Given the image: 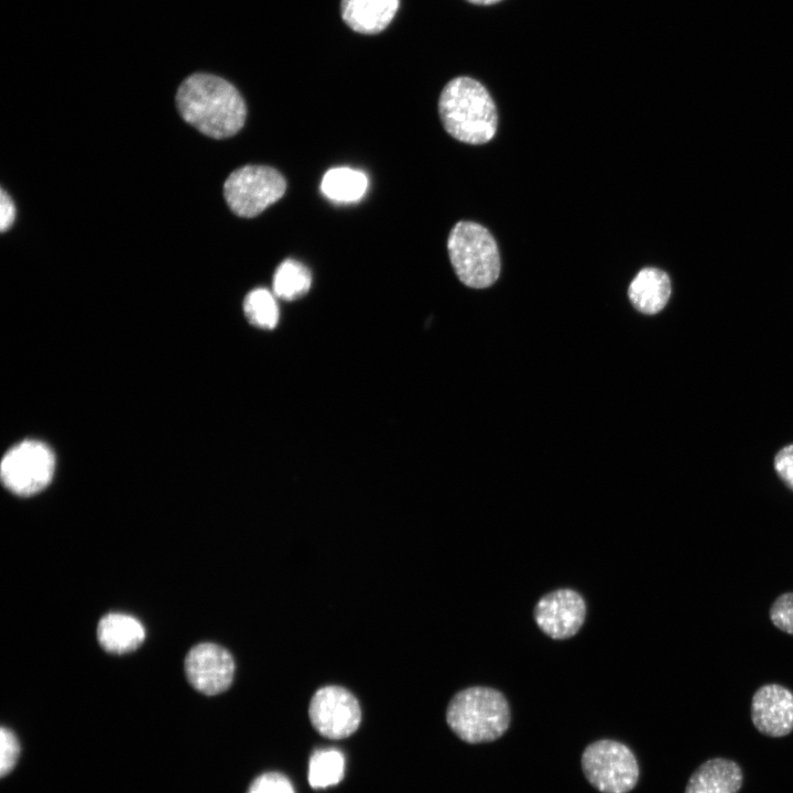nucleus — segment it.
<instances>
[{"label":"nucleus","instance_id":"nucleus-1","mask_svg":"<svg viewBox=\"0 0 793 793\" xmlns=\"http://www.w3.org/2000/svg\"><path fill=\"white\" fill-rule=\"evenodd\" d=\"M182 118L214 139L235 135L243 127L247 108L238 89L226 79L206 73L185 78L176 93Z\"/></svg>","mask_w":793,"mask_h":793},{"label":"nucleus","instance_id":"nucleus-2","mask_svg":"<svg viewBox=\"0 0 793 793\" xmlns=\"http://www.w3.org/2000/svg\"><path fill=\"white\" fill-rule=\"evenodd\" d=\"M444 129L454 139L468 144L490 141L498 126L496 105L478 80L459 76L450 79L438 99Z\"/></svg>","mask_w":793,"mask_h":793},{"label":"nucleus","instance_id":"nucleus-3","mask_svg":"<svg viewBox=\"0 0 793 793\" xmlns=\"http://www.w3.org/2000/svg\"><path fill=\"white\" fill-rule=\"evenodd\" d=\"M446 721L453 732L467 743L497 740L509 728L510 708L497 689L472 686L458 692L449 702Z\"/></svg>","mask_w":793,"mask_h":793},{"label":"nucleus","instance_id":"nucleus-4","mask_svg":"<svg viewBox=\"0 0 793 793\" xmlns=\"http://www.w3.org/2000/svg\"><path fill=\"white\" fill-rule=\"evenodd\" d=\"M450 263L457 278L472 289L492 285L500 274V254L492 235L480 224L459 221L447 239Z\"/></svg>","mask_w":793,"mask_h":793},{"label":"nucleus","instance_id":"nucleus-5","mask_svg":"<svg viewBox=\"0 0 793 793\" xmlns=\"http://www.w3.org/2000/svg\"><path fill=\"white\" fill-rule=\"evenodd\" d=\"M587 781L601 793H628L639 780V764L622 742L601 739L588 745L580 759Z\"/></svg>","mask_w":793,"mask_h":793},{"label":"nucleus","instance_id":"nucleus-6","mask_svg":"<svg viewBox=\"0 0 793 793\" xmlns=\"http://www.w3.org/2000/svg\"><path fill=\"white\" fill-rule=\"evenodd\" d=\"M285 189V178L278 170L265 165H245L225 181L224 197L233 214L251 218L278 202Z\"/></svg>","mask_w":793,"mask_h":793},{"label":"nucleus","instance_id":"nucleus-7","mask_svg":"<svg viewBox=\"0 0 793 793\" xmlns=\"http://www.w3.org/2000/svg\"><path fill=\"white\" fill-rule=\"evenodd\" d=\"M55 458L52 450L37 441H24L10 448L1 461V480L11 492L31 496L52 480Z\"/></svg>","mask_w":793,"mask_h":793},{"label":"nucleus","instance_id":"nucleus-8","mask_svg":"<svg viewBox=\"0 0 793 793\" xmlns=\"http://www.w3.org/2000/svg\"><path fill=\"white\" fill-rule=\"evenodd\" d=\"M308 716L313 727L329 739H344L352 735L361 721L358 699L345 687L327 685L318 688L311 698Z\"/></svg>","mask_w":793,"mask_h":793},{"label":"nucleus","instance_id":"nucleus-9","mask_svg":"<svg viewBox=\"0 0 793 793\" xmlns=\"http://www.w3.org/2000/svg\"><path fill=\"white\" fill-rule=\"evenodd\" d=\"M184 667L191 685L205 695H216L228 689L236 670L229 651L211 642L193 647L185 658Z\"/></svg>","mask_w":793,"mask_h":793},{"label":"nucleus","instance_id":"nucleus-10","mask_svg":"<svg viewBox=\"0 0 793 793\" xmlns=\"http://www.w3.org/2000/svg\"><path fill=\"white\" fill-rule=\"evenodd\" d=\"M586 617L582 596L572 589H557L543 596L535 606L534 619L548 637L563 640L578 632Z\"/></svg>","mask_w":793,"mask_h":793},{"label":"nucleus","instance_id":"nucleus-11","mask_svg":"<svg viewBox=\"0 0 793 793\" xmlns=\"http://www.w3.org/2000/svg\"><path fill=\"white\" fill-rule=\"evenodd\" d=\"M751 719L765 736L789 735L793 730V693L779 684L761 686L752 696Z\"/></svg>","mask_w":793,"mask_h":793},{"label":"nucleus","instance_id":"nucleus-12","mask_svg":"<svg viewBox=\"0 0 793 793\" xmlns=\"http://www.w3.org/2000/svg\"><path fill=\"white\" fill-rule=\"evenodd\" d=\"M400 0H341L344 22L355 32L378 34L393 20Z\"/></svg>","mask_w":793,"mask_h":793},{"label":"nucleus","instance_id":"nucleus-13","mask_svg":"<svg viewBox=\"0 0 793 793\" xmlns=\"http://www.w3.org/2000/svg\"><path fill=\"white\" fill-rule=\"evenodd\" d=\"M742 771L738 763L714 758L702 763L691 775L685 793H738Z\"/></svg>","mask_w":793,"mask_h":793},{"label":"nucleus","instance_id":"nucleus-14","mask_svg":"<svg viewBox=\"0 0 793 793\" xmlns=\"http://www.w3.org/2000/svg\"><path fill=\"white\" fill-rule=\"evenodd\" d=\"M97 638L106 651L123 654L134 651L142 644L145 630L137 618L127 613L110 612L99 620Z\"/></svg>","mask_w":793,"mask_h":793},{"label":"nucleus","instance_id":"nucleus-15","mask_svg":"<svg viewBox=\"0 0 793 793\" xmlns=\"http://www.w3.org/2000/svg\"><path fill=\"white\" fill-rule=\"evenodd\" d=\"M670 295V278L658 268L640 270L628 289V296L632 305L639 312L648 315L656 314L664 308Z\"/></svg>","mask_w":793,"mask_h":793},{"label":"nucleus","instance_id":"nucleus-16","mask_svg":"<svg viewBox=\"0 0 793 793\" xmlns=\"http://www.w3.org/2000/svg\"><path fill=\"white\" fill-rule=\"evenodd\" d=\"M368 177L359 170L334 167L328 170L321 182L322 193L337 203L357 202L366 194Z\"/></svg>","mask_w":793,"mask_h":793},{"label":"nucleus","instance_id":"nucleus-17","mask_svg":"<svg viewBox=\"0 0 793 793\" xmlns=\"http://www.w3.org/2000/svg\"><path fill=\"white\" fill-rule=\"evenodd\" d=\"M311 283L309 270L297 260L286 259L273 275V293L282 300L292 301L307 293Z\"/></svg>","mask_w":793,"mask_h":793},{"label":"nucleus","instance_id":"nucleus-18","mask_svg":"<svg viewBox=\"0 0 793 793\" xmlns=\"http://www.w3.org/2000/svg\"><path fill=\"white\" fill-rule=\"evenodd\" d=\"M345 773L344 754L334 748L314 751L308 762V783L325 789L339 783Z\"/></svg>","mask_w":793,"mask_h":793},{"label":"nucleus","instance_id":"nucleus-19","mask_svg":"<svg viewBox=\"0 0 793 793\" xmlns=\"http://www.w3.org/2000/svg\"><path fill=\"white\" fill-rule=\"evenodd\" d=\"M248 321L258 327L272 329L279 321V306L273 294L263 287L250 291L243 301Z\"/></svg>","mask_w":793,"mask_h":793},{"label":"nucleus","instance_id":"nucleus-20","mask_svg":"<svg viewBox=\"0 0 793 793\" xmlns=\"http://www.w3.org/2000/svg\"><path fill=\"white\" fill-rule=\"evenodd\" d=\"M769 615L772 623L778 629L793 634V593L779 596L773 601Z\"/></svg>","mask_w":793,"mask_h":793},{"label":"nucleus","instance_id":"nucleus-21","mask_svg":"<svg viewBox=\"0 0 793 793\" xmlns=\"http://www.w3.org/2000/svg\"><path fill=\"white\" fill-rule=\"evenodd\" d=\"M247 793H294V789L285 775L267 772L253 780Z\"/></svg>","mask_w":793,"mask_h":793},{"label":"nucleus","instance_id":"nucleus-22","mask_svg":"<svg viewBox=\"0 0 793 793\" xmlns=\"http://www.w3.org/2000/svg\"><path fill=\"white\" fill-rule=\"evenodd\" d=\"M20 746L15 735L8 728L0 730V774L4 776L17 763Z\"/></svg>","mask_w":793,"mask_h":793},{"label":"nucleus","instance_id":"nucleus-23","mask_svg":"<svg viewBox=\"0 0 793 793\" xmlns=\"http://www.w3.org/2000/svg\"><path fill=\"white\" fill-rule=\"evenodd\" d=\"M774 469L783 482L793 490V444L783 447L776 454Z\"/></svg>","mask_w":793,"mask_h":793},{"label":"nucleus","instance_id":"nucleus-24","mask_svg":"<svg viewBox=\"0 0 793 793\" xmlns=\"http://www.w3.org/2000/svg\"><path fill=\"white\" fill-rule=\"evenodd\" d=\"M15 219V206L8 193L1 188L0 192V229L7 231Z\"/></svg>","mask_w":793,"mask_h":793},{"label":"nucleus","instance_id":"nucleus-25","mask_svg":"<svg viewBox=\"0 0 793 793\" xmlns=\"http://www.w3.org/2000/svg\"><path fill=\"white\" fill-rule=\"evenodd\" d=\"M470 3L478 4V6H491L495 3L500 2L501 0H467Z\"/></svg>","mask_w":793,"mask_h":793}]
</instances>
